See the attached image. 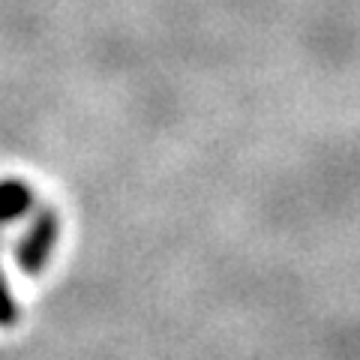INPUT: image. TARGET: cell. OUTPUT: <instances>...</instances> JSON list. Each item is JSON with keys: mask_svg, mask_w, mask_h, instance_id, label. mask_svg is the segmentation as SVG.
Segmentation results:
<instances>
[{"mask_svg": "<svg viewBox=\"0 0 360 360\" xmlns=\"http://www.w3.org/2000/svg\"><path fill=\"white\" fill-rule=\"evenodd\" d=\"M54 240H58V217L51 210H42L33 225L25 231L18 250H15V262L25 274H39L42 264L49 262V255L54 250Z\"/></svg>", "mask_w": 360, "mask_h": 360, "instance_id": "6da1fadb", "label": "cell"}, {"mask_svg": "<svg viewBox=\"0 0 360 360\" xmlns=\"http://www.w3.org/2000/svg\"><path fill=\"white\" fill-rule=\"evenodd\" d=\"M30 207V189L18 180H0V222H13Z\"/></svg>", "mask_w": 360, "mask_h": 360, "instance_id": "7a4b0ae2", "label": "cell"}, {"mask_svg": "<svg viewBox=\"0 0 360 360\" xmlns=\"http://www.w3.org/2000/svg\"><path fill=\"white\" fill-rule=\"evenodd\" d=\"M13 321H15V303L4 285V276H0V324H13Z\"/></svg>", "mask_w": 360, "mask_h": 360, "instance_id": "3957f363", "label": "cell"}]
</instances>
